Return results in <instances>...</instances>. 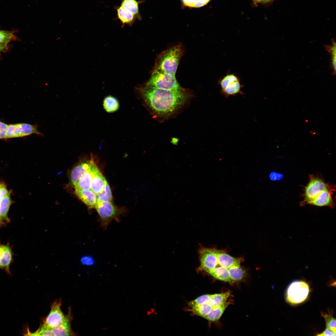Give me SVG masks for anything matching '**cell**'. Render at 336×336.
Masks as SVG:
<instances>
[{
	"label": "cell",
	"instance_id": "obj_3",
	"mask_svg": "<svg viewBox=\"0 0 336 336\" xmlns=\"http://www.w3.org/2000/svg\"><path fill=\"white\" fill-rule=\"evenodd\" d=\"M145 86L175 91H186L178 83L175 75L154 69Z\"/></svg>",
	"mask_w": 336,
	"mask_h": 336
},
{
	"label": "cell",
	"instance_id": "obj_22",
	"mask_svg": "<svg viewBox=\"0 0 336 336\" xmlns=\"http://www.w3.org/2000/svg\"><path fill=\"white\" fill-rule=\"evenodd\" d=\"M140 3L137 0H121V6L133 14L137 19L141 20L139 6Z\"/></svg>",
	"mask_w": 336,
	"mask_h": 336
},
{
	"label": "cell",
	"instance_id": "obj_38",
	"mask_svg": "<svg viewBox=\"0 0 336 336\" xmlns=\"http://www.w3.org/2000/svg\"><path fill=\"white\" fill-rule=\"evenodd\" d=\"M82 261L83 264L88 265H91L93 264V261L91 259H87V258L82 259Z\"/></svg>",
	"mask_w": 336,
	"mask_h": 336
},
{
	"label": "cell",
	"instance_id": "obj_2",
	"mask_svg": "<svg viewBox=\"0 0 336 336\" xmlns=\"http://www.w3.org/2000/svg\"><path fill=\"white\" fill-rule=\"evenodd\" d=\"M183 53V49L181 45L174 46L163 51L157 57L154 69L175 75Z\"/></svg>",
	"mask_w": 336,
	"mask_h": 336
},
{
	"label": "cell",
	"instance_id": "obj_27",
	"mask_svg": "<svg viewBox=\"0 0 336 336\" xmlns=\"http://www.w3.org/2000/svg\"><path fill=\"white\" fill-rule=\"evenodd\" d=\"M98 200L112 202V197L110 187L106 181L103 191L96 194Z\"/></svg>",
	"mask_w": 336,
	"mask_h": 336
},
{
	"label": "cell",
	"instance_id": "obj_15",
	"mask_svg": "<svg viewBox=\"0 0 336 336\" xmlns=\"http://www.w3.org/2000/svg\"><path fill=\"white\" fill-rule=\"evenodd\" d=\"M12 203L10 193L8 192L6 196L0 201V226H5L10 222L8 213Z\"/></svg>",
	"mask_w": 336,
	"mask_h": 336
},
{
	"label": "cell",
	"instance_id": "obj_16",
	"mask_svg": "<svg viewBox=\"0 0 336 336\" xmlns=\"http://www.w3.org/2000/svg\"><path fill=\"white\" fill-rule=\"evenodd\" d=\"M75 193L77 197L88 207L95 208L97 199L96 194L90 189H75Z\"/></svg>",
	"mask_w": 336,
	"mask_h": 336
},
{
	"label": "cell",
	"instance_id": "obj_32",
	"mask_svg": "<svg viewBox=\"0 0 336 336\" xmlns=\"http://www.w3.org/2000/svg\"><path fill=\"white\" fill-rule=\"evenodd\" d=\"M211 295L210 294H205L199 296L190 302L189 303V306L192 308L200 305L208 303Z\"/></svg>",
	"mask_w": 336,
	"mask_h": 336
},
{
	"label": "cell",
	"instance_id": "obj_13",
	"mask_svg": "<svg viewBox=\"0 0 336 336\" xmlns=\"http://www.w3.org/2000/svg\"><path fill=\"white\" fill-rule=\"evenodd\" d=\"M70 309L67 315L65 316V320L58 326L52 329L54 336H72L75 334L71 328V321L72 316Z\"/></svg>",
	"mask_w": 336,
	"mask_h": 336
},
{
	"label": "cell",
	"instance_id": "obj_17",
	"mask_svg": "<svg viewBox=\"0 0 336 336\" xmlns=\"http://www.w3.org/2000/svg\"><path fill=\"white\" fill-rule=\"evenodd\" d=\"M217 264L229 269L231 267L240 264L241 260L239 258L233 257L224 251L217 250Z\"/></svg>",
	"mask_w": 336,
	"mask_h": 336
},
{
	"label": "cell",
	"instance_id": "obj_43",
	"mask_svg": "<svg viewBox=\"0 0 336 336\" xmlns=\"http://www.w3.org/2000/svg\"><path fill=\"white\" fill-rule=\"evenodd\" d=\"M4 184L0 183V189Z\"/></svg>",
	"mask_w": 336,
	"mask_h": 336
},
{
	"label": "cell",
	"instance_id": "obj_18",
	"mask_svg": "<svg viewBox=\"0 0 336 336\" xmlns=\"http://www.w3.org/2000/svg\"><path fill=\"white\" fill-rule=\"evenodd\" d=\"M106 181L99 170L92 178L90 189L96 194L101 193L104 189Z\"/></svg>",
	"mask_w": 336,
	"mask_h": 336
},
{
	"label": "cell",
	"instance_id": "obj_39",
	"mask_svg": "<svg viewBox=\"0 0 336 336\" xmlns=\"http://www.w3.org/2000/svg\"><path fill=\"white\" fill-rule=\"evenodd\" d=\"M8 43H0V52L7 50Z\"/></svg>",
	"mask_w": 336,
	"mask_h": 336
},
{
	"label": "cell",
	"instance_id": "obj_24",
	"mask_svg": "<svg viewBox=\"0 0 336 336\" xmlns=\"http://www.w3.org/2000/svg\"><path fill=\"white\" fill-rule=\"evenodd\" d=\"M230 278L233 281L242 280L245 276V272L240 264L234 266L228 269Z\"/></svg>",
	"mask_w": 336,
	"mask_h": 336
},
{
	"label": "cell",
	"instance_id": "obj_11",
	"mask_svg": "<svg viewBox=\"0 0 336 336\" xmlns=\"http://www.w3.org/2000/svg\"><path fill=\"white\" fill-rule=\"evenodd\" d=\"M13 252L12 247L8 242L3 245L0 254V269L4 270L8 274H11L10 267L13 261Z\"/></svg>",
	"mask_w": 336,
	"mask_h": 336
},
{
	"label": "cell",
	"instance_id": "obj_30",
	"mask_svg": "<svg viewBox=\"0 0 336 336\" xmlns=\"http://www.w3.org/2000/svg\"><path fill=\"white\" fill-rule=\"evenodd\" d=\"M25 335L34 336H54L52 329L47 327L43 324L35 332L31 333L27 331Z\"/></svg>",
	"mask_w": 336,
	"mask_h": 336
},
{
	"label": "cell",
	"instance_id": "obj_9",
	"mask_svg": "<svg viewBox=\"0 0 336 336\" xmlns=\"http://www.w3.org/2000/svg\"><path fill=\"white\" fill-rule=\"evenodd\" d=\"M201 267L209 273L217 265V250L207 248H202L199 251Z\"/></svg>",
	"mask_w": 336,
	"mask_h": 336
},
{
	"label": "cell",
	"instance_id": "obj_41",
	"mask_svg": "<svg viewBox=\"0 0 336 336\" xmlns=\"http://www.w3.org/2000/svg\"><path fill=\"white\" fill-rule=\"evenodd\" d=\"M2 246H3V244H2L0 242V254L1 250H2Z\"/></svg>",
	"mask_w": 336,
	"mask_h": 336
},
{
	"label": "cell",
	"instance_id": "obj_10",
	"mask_svg": "<svg viewBox=\"0 0 336 336\" xmlns=\"http://www.w3.org/2000/svg\"><path fill=\"white\" fill-rule=\"evenodd\" d=\"M99 170L96 165L93 162L89 169L80 178L75 185L74 187L75 189H90L92 178Z\"/></svg>",
	"mask_w": 336,
	"mask_h": 336
},
{
	"label": "cell",
	"instance_id": "obj_4",
	"mask_svg": "<svg viewBox=\"0 0 336 336\" xmlns=\"http://www.w3.org/2000/svg\"><path fill=\"white\" fill-rule=\"evenodd\" d=\"M309 292V286L306 282L302 281H294L287 289L286 300L290 304H299L306 299Z\"/></svg>",
	"mask_w": 336,
	"mask_h": 336
},
{
	"label": "cell",
	"instance_id": "obj_21",
	"mask_svg": "<svg viewBox=\"0 0 336 336\" xmlns=\"http://www.w3.org/2000/svg\"><path fill=\"white\" fill-rule=\"evenodd\" d=\"M208 273L214 278L220 280L232 283L234 282L231 279L228 269L220 266H217Z\"/></svg>",
	"mask_w": 336,
	"mask_h": 336
},
{
	"label": "cell",
	"instance_id": "obj_26",
	"mask_svg": "<svg viewBox=\"0 0 336 336\" xmlns=\"http://www.w3.org/2000/svg\"><path fill=\"white\" fill-rule=\"evenodd\" d=\"M213 307L208 303L200 305L193 307L191 311L194 314L204 317L211 310Z\"/></svg>",
	"mask_w": 336,
	"mask_h": 336
},
{
	"label": "cell",
	"instance_id": "obj_7",
	"mask_svg": "<svg viewBox=\"0 0 336 336\" xmlns=\"http://www.w3.org/2000/svg\"><path fill=\"white\" fill-rule=\"evenodd\" d=\"M61 301H55L51 306V311L44 321L43 324L46 327L52 329L62 323L65 320V316L61 310Z\"/></svg>",
	"mask_w": 336,
	"mask_h": 336
},
{
	"label": "cell",
	"instance_id": "obj_25",
	"mask_svg": "<svg viewBox=\"0 0 336 336\" xmlns=\"http://www.w3.org/2000/svg\"><path fill=\"white\" fill-rule=\"evenodd\" d=\"M230 295V292L212 295L209 303L213 307L220 305L226 302Z\"/></svg>",
	"mask_w": 336,
	"mask_h": 336
},
{
	"label": "cell",
	"instance_id": "obj_33",
	"mask_svg": "<svg viewBox=\"0 0 336 336\" xmlns=\"http://www.w3.org/2000/svg\"><path fill=\"white\" fill-rule=\"evenodd\" d=\"M16 38V35L12 32L0 30V43H9Z\"/></svg>",
	"mask_w": 336,
	"mask_h": 336
},
{
	"label": "cell",
	"instance_id": "obj_20",
	"mask_svg": "<svg viewBox=\"0 0 336 336\" xmlns=\"http://www.w3.org/2000/svg\"><path fill=\"white\" fill-rule=\"evenodd\" d=\"M230 304V301H228L220 305L213 307L211 311L204 318L210 322L218 321L226 308Z\"/></svg>",
	"mask_w": 336,
	"mask_h": 336
},
{
	"label": "cell",
	"instance_id": "obj_14",
	"mask_svg": "<svg viewBox=\"0 0 336 336\" xmlns=\"http://www.w3.org/2000/svg\"><path fill=\"white\" fill-rule=\"evenodd\" d=\"M331 194V191L328 187L311 201L309 204L318 207L328 206L334 208V204Z\"/></svg>",
	"mask_w": 336,
	"mask_h": 336
},
{
	"label": "cell",
	"instance_id": "obj_5",
	"mask_svg": "<svg viewBox=\"0 0 336 336\" xmlns=\"http://www.w3.org/2000/svg\"><path fill=\"white\" fill-rule=\"evenodd\" d=\"M218 83L222 94L226 98L243 94L241 91L243 86L238 77L234 73L228 72L219 79Z\"/></svg>",
	"mask_w": 336,
	"mask_h": 336
},
{
	"label": "cell",
	"instance_id": "obj_8",
	"mask_svg": "<svg viewBox=\"0 0 336 336\" xmlns=\"http://www.w3.org/2000/svg\"><path fill=\"white\" fill-rule=\"evenodd\" d=\"M95 208L102 223L107 224L118 214L116 208L112 202L97 200Z\"/></svg>",
	"mask_w": 336,
	"mask_h": 336
},
{
	"label": "cell",
	"instance_id": "obj_34",
	"mask_svg": "<svg viewBox=\"0 0 336 336\" xmlns=\"http://www.w3.org/2000/svg\"><path fill=\"white\" fill-rule=\"evenodd\" d=\"M10 139L9 124L0 121V139Z\"/></svg>",
	"mask_w": 336,
	"mask_h": 336
},
{
	"label": "cell",
	"instance_id": "obj_31",
	"mask_svg": "<svg viewBox=\"0 0 336 336\" xmlns=\"http://www.w3.org/2000/svg\"><path fill=\"white\" fill-rule=\"evenodd\" d=\"M184 5L190 7H200L206 5L210 0H181Z\"/></svg>",
	"mask_w": 336,
	"mask_h": 336
},
{
	"label": "cell",
	"instance_id": "obj_12",
	"mask_svg": "<svg viewBox=\"0 0 336 336\" xmlns=\"http://www.w3.org/2000/svg\"><path fill=\"white\" fill-rule=\"evenodd\" d=\"M92 160L80 162L74 167L70 173V181L72 185L74 187L80 178L90 168Z\"/></svg>",
	"mask_w": 336,
	"mask_h": 336
},
{
	"label": "cell",
	"instance_id": "obj_19",
	"mask_svg": "<svg viewBox=\"0 0 336 336\" xmlns=\"http://www.w3.org/2000/svg\"><path fill=\"white\" fill-rule=\"evenodd\" d=\"M117 16L122 25H132L136 18L135 16L121 5L116 7Z\"/></svg>",
	"mask_w": 336,
	"mask_h": 336
},
{
	"label": "cell",
	"instance_id": "obj_40",
	"mask_svg": "<svg viewBox=\"0 0 336 336\" xmlns=\"http://www.w3.org/2000/svg\"><path fill=\"white\" fill-rule=\"evenodd\" d=\"M253 0V1H254V2L255 3L259 2H261V1H262V0Z\"/></svg>",
	"mask_w": 336,
	"mask_h": 336
},
{
	"label": "cell",
	"instance_id": "obj_42",
	"mask_svg": "<svg viewBox=\"0 0 336 336\" xmlns=\"http://www.w3.org/2000/svg\"><path fill=\"white\" fill-rule=\"evenodd\" d=\"M271 0H262V1H263V2H268L269 1H271Z\"/></svg>",
	"mask_w": 336,
	"mask_h": 336
},
{
	"label": "cell",
	"instance_id": "obj_6",
	"mask_svg": "<svg viewBox=\"0 0 336 336\" xmlns=\"http://www.w3.org/2000/svg\"><path fill=\"white\" fill-rule=\"evenodd\" d=\"M328 187L320 179L311 177L305 189L303 203L309 204Z\"/></svg>",
	"mask_w": 336,
	"mask_h": 336
},
{
	"label": "cell",
	"instance_id": "obj_1",
	"mask_svg": "<svg viewBox=\"0 0 336 336\" xmlns=\"http://www.w3.org/2000/svg\"><path fill=\"white\" fill-rule=\"evenodd\" d=\"M138 90L145 103L156 115L170 117L186 102L189 94L186 91H178L144 86Z\"/></svg>",
	"mask_w": 336,
	"mask_h": 336
},
{
	"label": "cell",
	"instance_id": "obj_23",
	"mask_svg": "<svg viewBox=\"0 0 336 336\" xmlns=\"http://www.w3.org/2000/svg\"><path fill=\"white\" fill-rule=\"evenodd\" d=\"M103 106L105 110L107 112L112 113L116 111L119 108V103L118 100L115 97L111 96L106 97L103 101Z\"/></svg>",
	"mask_w": 336,
	"mask_h": 336
},
{
	"label": "cell",
	"instance_id": "obj_35",
	"mask_svg": "<svg viewBox=\"0 0 336 336\" xmlns=\"http://www.w3.org/2000/svg\"><path fill=\"white\" fill-rule=\"evenodd\" d=\"M282 175L275 172H271L269 175V179L272 181H276L281 179L282 177Z\"/></svg>",
	"mask_w": 336,
	"mask_h": 336
},
{
	"label": "cell",
	"instance_id": "obj_28",
	"mask_svg": "<svg viewBox=\"0 0 336 336\" xmlns=\"http://www.w3.org/2000/svg\"><path fill=\"white\" fill-rule=\"evenodd\" d=\"M332 44L331 45H326V49L329 53L331 57V65L332 73L335 75L336 72V43L334 40H332Z\"/></svg>",
	"mask_w": 336,
	"mask_h": 336
},
{
	"label": "cell",
	"instance_id": "obj_29",
	"mask_svg": "<svg viewBox=\"0 0 336 336\" xmlns=\"http://www.w3.org/2000/svg\"><path fill=\"white\" fill-rule=\"evenodd\" d=\"M322 316L324 318L326 328L330 330L336 334V319L331 314H329L321 313Z\"/></svg>",
	"mask_w": 336,
	"mask_h": 336
},
{
	"label": "cell",
	"instance_id": "obj_37",
	"mask_svg": "<svg viewBox=\"0 0 336 336\" xmlns=\"http://www.w3.org/2000/svg\"><path fill=\"white\" fill-rule=\"evenodd\" d=\"M317 336H336V334L332 330L326 329L322 333L317 334Z\"/></svg>",
	"mask_w": 336,
	"mask_h": 336
},
{
	"label": "cell",
	"instance_id": "obj_36",
	"mask_svg": "<svg viewBox=\"0 0 336 336\" xmlns=\"http://www.w3.org/2000/svg\"><path fill=\"white\" fill-rule=\"evenodd\" d=\"M8 192L4 184L0 189V201L6 196Z\"/></svg>",
	"mask_w": 336,
	"mask_h": 336
}]
</instances>
